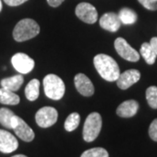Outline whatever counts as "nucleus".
Returning <instances> with one entry per match:
<instances>
[{"mask_svg": "<svg viewBox=\"0 0 157 157\" xmlns=\"http://www.w3.org/2000/svg\"><path fill=\"white\" fill-rule=\"evenodd\" d=\"M80 157H109V155L103 147H94L83 152Z\"/></svg>", "mask_w": 157, "mask_h": 157, "instance_id": "nucleus-23", "label": "nucleus"}, {"mask_svg": "<svg viewBox=\"0 0 157 157\" xmlns=\"http://www.w3.org/2000/svg\"><path fill=\"white\" fill-rule=\"evenodd\" d=\"M23 83H24V77L20 74L9 77V78H3L0 82L2 87L12 91V92L17 91L21 87Z\"/></svg>", "mask_w": 157, "mask_h": 157, "instance_id": "nucleus-15", "label": "nucleus"}, {"mask_svg": "<svg viewBox=\"0 0 157 157\" xmlns=\"http://www.w3.org/2000/svg\"><path fill=\"white\" fill-rule=\"evenodd\" d=\"M36 122L40 128H46L57 122L58 111L54 107H44L40 108L35 115Z\"/></svg>", "mask_w": 157, "mask_h": 157, "instance_id": "nucleus-5", "label": "nucleus"}, {"mask_svg": "<svg viewBox=\"0 0 157 157\" xmlns=\"http://www.w3.org/2000/svg\"><path fill=\"white\" fill-rule=\"evenodd\" d=\"M11 129H13L17 136H18L24 141L30 142L35 137L33 130L29 127L23 119L17 115H14L12 118Z\"/></svg>", "mask_w": 157, "mask_h": 157, "instance_id": "nucleus-6", "label": "nucleus"}, {"mask_svg": "<svg viewBox=\"0 0 157 157\" xmlns=\"http://www.w3.org/2000/svg\"><path fill=\"white\" fill-rule=\"evenodd\" d=\"M149 44H150L151 47L153 48V50H154V52H155V54H156V56H157V37H154V38H152Z\"/></svg>", "mask_w": 157, "mask_h": 157, "instance_id": "nucleus-28", "label": "nucleus"}, {"mask_svg": "<svg viewBox=\"0 0 157 157\" xmlns=\"http://www.w3.org/2000/svg\"><path fill=\"white\" fill-rule=\"evenodd\" d=\"M20 101L19 96L12 91L1 87L0 88V103L4 105H17Z\"/></svg>", "mask_w": 157, "mask_h": 157, "instance_id": "nucleus-16", "label": "nucleus"}, {"mask_svg": "<svg viewBox=\"0 0 157 157\" xmlns=\"http://www.w3.org/2000/svg\"><path fill=\"white\" fill-rule=\"evenodd\" d=\"M65 0H47L48 5L52 7H58L61 5Z\"/></svg>", "mask_w": 157, "mask_h": 157, "instance_id": "nucleus-27", "label": "nucleus"}, {"mask_svg": "<svg viewBox=\"0 0 157 157\" xmlns=\"http://www.w3.org/2000/svg\"><path fill=\"white\" fill-rule=\"evenodd\" d=\"M121 22L118 14L114 12H107L102 15L100 19V25L101 28L111 33H115L121 27Z\"/></svg>", "mask_w": 157, "mask_h": 157, "instance_id": "nucleus-13", "label": "nucleus"}, {"mask_svg": "<svg viewBox=\"0 0 157 157\" xmlns=\"http://www.w3.org/2000/svg\"><path fill=\"white\" fill-rule=\"evenodd\" d=\"M118 16L121 24L124 25H133L137 21V14L135 11L130 8H122L119 11Z\"/></svg>", "mask_w": 157, "mask_h": 157, "instance_id": "nucleus-18", "label": "nucleus"}, {"mask_svg": "<svg viewBox=\"0 0 157 157\" xmlns=\"http://www.w3.org/2000/svg\"><path fill=\"white\" fill-rule=\"evenodd\" d=\"M2 11V2H1V0H0V11Z\"/></svg>", "mask_w": 157, "mask_h": 157, "instance_id": "nucleus-30", "label": "nucleus"}, {"mask_svg": "<svg viewBox=\"0 0 157 157\" xmlns=\"http://www.w3.org/2000/svg\"><path fill=\"white\" fill-rule=\"evenodd\" d=\"M26 1H28V0H4V2L9 6H18Z\"/></svg>", "mask_w": 157, "mask_h": 157, "instance_id": "nucleus-26", "label": "nucleus"}, {"mask_svg": "<svg viewBox=\"0 0 157 157\" xmlns=\"http://www.w3.org/2000/svg\"><path fill=\"white\" fill-rule=\"evenodd\" d=\"M114 48L117 53L124 59L130 62H136L140 59V54L132 48L123 38H117L114 41Z\"/></svg>", "mask_w": 157, "mask_h": 157, "instance_id": "nucleus-7", "label": "nucleus"}, {"mask_svg": "<svg viewBox=\"0 0 157 157\" xmlns=\"http://www.w3.org/2000/svg\"><path fill=\"white\" fill-rule=\"evenodd\" d=\"M147 101L150 107L157 109V86H149L146 91Z\"/></svg>", "mask_w": 157, "mask_h": 157, "instance_id": "nucleus-22", "label": "nucleus"}, {"mask_svg": "<svg viewBox=\"0 0 157 157\" xmlns=\"http://www.w3.org/2000/svg\"><path fill=\"white\" fill-rule=\"evenodd\" d=\"M15 113L11 110L3 107L0 108V124L6 128H11V121Z\"/></svg>", "mask_w": 157, "mask_h": 157, "instance_id": "nucleus-20", "label": "nucleus"}, {"mask_svg": "<svg viewBox=\"0 0 157 157\" xmlns=\"http://www.w3.org/2000/svg\"><path fill=\"white\" fill-rule=\"evenodd\" d=\"M18 147V141L10 132L0 129V152L10 154Z\"/></svg>", "mask_w": 157, "mask_h": 157, "instance_id": "nucleus-10", "label": "nucleus"}, {"mask_svg": "<svg viewBox=\"0 0 157 157\" xmlns=\"http://www.w3.org/2000/svg\"><path fill=\"white\" fill-rule=\"evenodd\" d=\"M11 157H27L26 155H13V156Z\"/></svg>", "mask_w": 157, "mask_h": 157, "instance_id": "nucleus-29", "label": "nucleus"}, {"mask_svg": "<svg viewBox=\"0 0 157 157\" xmlns=\"http://www.w3.org/2000/svg\"><path fill=\"white\" fill-rule=\"evenodd\" d=\"M11 64L18 73L22 74H26L32 72L35 65L33 59L23 52H18L13 55L11 58Z\"/></svg>", "mask_w": 157, "mask_h": 157, "instance_id": "nucleus-8", "label": "nucleus"}, {"mask_svg": "<svg viewBox=\"0 0 157 157\" xmlns=\"http://www.w3.org/2000/svg\"><path fill=\"white\" fill-rule=\"evenodd\" d=\"M39 80L37 78H33L29 82L25 89V94L27 100L30 101H34L39 98Z\"/></svg>", "mask_w": 157, "mask_h": 157, "instance_id": "nucleus-17", "label": "nucleus"}, {"mask_svg": "<svg viewBox=\"0 0 157 157\" xmlns=\"http://www.w3.org/2000/svg\"><path fill=\"white\" fill-rule=\"evenodd\" d=\"M140 78V73L136 69L127 70L124 73H121L119 78H117V86L119 88L126 90L129 88L131 86L135 84L139 81Z\"/></svg>", "mask_w": 157, "mask_h": 157, "instance_id": "nucleus-11", "label": "nucleus"}, {"mask_svg": "<svg viewBox=\"0 0 157 157\" xmlns=\"http://www.w3.org/2000/svg\"><path fill=\"white\" fill-rule=\"evenodd\" d=\"M76 89L81 95L89 97L94 93V86L90 78L84 73H78L74 78Z\"/></svg>", "mask_w": 157, "mask_h": 157, "instance_id": "nucleus-12", "label": "nucleus"}, {"mask_svg": "<svg viewBox=\"0 0 157 157\" xmlns=\"http://www.w3.org/2000/svg\"><path fill=\"white\" fill-rule=\"evenodd\" d=\"M80 122V116L78 113H72L65 121V129L68 132H72L78 128Z\"/></svg>", "mask_w": 157, "mask_h": 157, "instance_id": "nucleus-21", "label": "nucleus"}, {"mask_svg": "<svg viewBox=\"0 0 157 157\" xmlns=\"http://www.w3.org/2000/svg\"><path fill=\"white\" fill-rule=\"evenodd\" d=\"M45 95L49 99L58 101L65 94V83L55 74H48L43 79Z\"/></svg>", "mask_w": 157, "mask_h": 157, "instance_id": "nucleus-3", "label": "nucleus"}, {"mask_svg": "<svg viewBox=\"0 0 157 157\" xmlns=\"http://www.w3.org/2000/svg\"><path fill=\"white\" fill-rule=\"evenodd\" d=\"M76 16L87 24H94L98 19V12L95 7L89 3H80L75 9Z\"/></svg>", "mask_w": 157, "mask_h": 157, "instance_id": "nucleus-9", "label": "nucleus"}, {"mask_svg": "<svg viewBox=\"0 0 157 157\" xmlns=\"http://www.w3.org/2000/svg\"><path fill=\"white\" fill-rule=\"evenodd\" d=\"M140 53L148 65H153L155 62L157 56L149 43L145 42V43H143L141 45L140 49Z\"/></svg>", "mask_w": 157, "mask_h": 157, "instance_id": "nucleus-19", "label": "nucleus"}, {"mask_svg": "<svg viewBox=\"0 0 157 157\" xmlns=\"http://www.w3.org/2000/svg\"><path fill=\"white\" fill-rule=\"evenodd\" d=\"M138 2L149 11L157 10V0H138Z\"/></svg>", "mask_w": 157, "mask_h": 157, "instance_id": "nucleus-24", "label": "nucleus"}, {"mask_svg": "<svg viewBox=\"0 0 157 157\" xmlns=\"http://www.w3.org/2000/svg\"><path fill=\"white\" fill-rule=\"evenodd\" d=\"M40 32L39 24L32 18H25L16 25L13 30V38L17 42L33 39Z\"/></svg>", "mask_w": 157, "mask_h": 157, "instance_id": "nucleus-2", "label": "nucleus"}, {"mask_svg": "<svg viewBox=\"0 0 157 157\" xmlns=\"http://www.w3.org/2000/svg\"><path fill=\"white\" fill-rule=\"evenodd\" d=\"M139 109V104L136 101L128 100L122 102L116 110V113L120 117L130 118L135 116Z\"/></svg>", "mask_w": 157, "mask_h": 157, "instance_id": "nucleus-14", "label": "nucleus"}, {"mask_svg": "<svg viewBox=\"0 0 157 157\" xmlns=\"http://www.w3.org/2000/svg\"><path fill=\"white\" fill-rule=\"evenodd\" d=\"M148 135L152 140L157 141V119H155L149 126Z\"/></svg>", "mask_w": 157, "mask_h": 157, "instance_id": "nucleus-25", "label": "nucleus"}, {"mask_svg": "<svg viewBox=\"0 0 157 157\" xmlns=\"http://www.w3.org/2000/svg\"><path fill=\"white\" fill-rule=\"evenodd\" d=\"M102 127V119L99 113H91L86 119L83 128V139L86 142H92L100 135Z\"/></svg>", "mask_w": 157, "mask_h": 157, "instance_id": "nucleus-4", "label": "nucleus"}, {"mask_svg": "<svg viewBox=\"0 0 157 157\" xmlns=\"http://www.w3.org/2000/svg\"><path fill=\"white\" fill-rule=\"evenodd\" d=\"M94 64L97 72L107 81H115L120 76V67L112 57L106 54H98L94 58Z\"/></svg>", "mask_w": 157, "mask_h": 157, "instance_id": "nucleus-1", "label": "nucleus"}]
</instances>
